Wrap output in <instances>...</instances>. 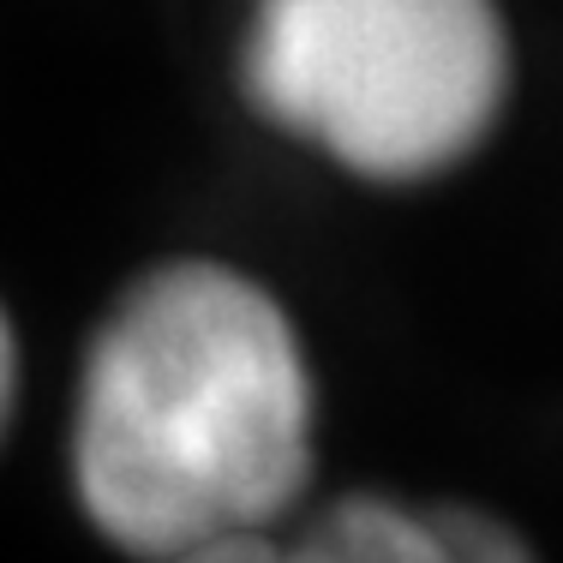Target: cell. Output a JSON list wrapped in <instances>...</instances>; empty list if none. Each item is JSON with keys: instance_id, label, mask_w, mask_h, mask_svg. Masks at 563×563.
I'll list each match as a JSON object with an SVG mask.
<instances>
[{"instance_id": "obj_5", "label": "cell", "mask_w": 563, "mask_h": 563, "mask_svg": "<svg viewBox=\"0 0 563 563\" xmlns=\"http://www.w3.org/2000/svg\"><path fill=\"white\" fill-rule=\"evenodd\" d=\"M180 563H300V558L288 552V533H276V540L222 545V552H198V558H180Z\"/></svg>"}, {"instance_id": "obj_1", "label": "cell", "mask_w": 563, "mask_h": 563, "mask_svg": "<svg viewBox=\"0 0 563 563\" xmlns=\"http://www.w3.org/2000/svg\"><path fill=\"white\" fill-rule=\"evenodd\" d=\"M66 474L132 563L288 533L318 474V384L288 306L217 258L139 276L85 347Z\"/></svg>"}, {"instance_id": "obj_2", "label": "cell", "mask_w": 563, "mask_h": 563, "mask_svg": "<svg viewBox=\"0 0 563 563\" xmlns=\"http://www.w3.org/2000/svg\"><path fill=\"white\" fill-rule=\"evenodd\" d=\"M246 102L372 186H420L486 144L509 97L498 0H252Z\"/></svg>"}, {"instance_id": "obj_3", "label": "cell", "mask_w": 563, "mask_h": 563, "mask_svg": "<svg viewBox=\"0 0 563 563\" xmlns=\"http://www.w3.org/2000/svg\"><path fill=\"white\" fill-rule=\"evenodd\" d=\"M300 563H540L486 504H408L390 492H342L288 528Z\"/></svg>"}, {"instance_id": "obj_4", "label": "cell", "mask_w": 563, "mask_h": 563, "mask_svg": "<svg viewBox=\"0 0 563 563\" xmlns=\"http://www.w3.org/2000/svg\"><path fill=\"white\" fill-rule=\"evenodd\" d=\"M12 408H19V336H12V318L0 306V438L12 426Z\"/></svg>"}]
</instances>
